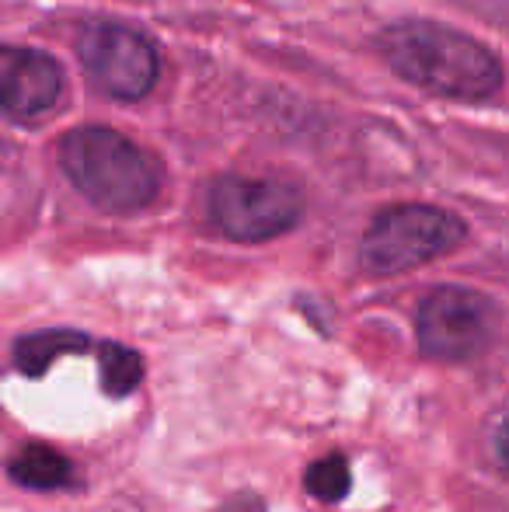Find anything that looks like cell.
I'll return each mask as SVG.
<instances>
[{
    "mask_svg": "<svg viewBox=\"0 0 509 512\" xmlns=\"http://www.w3.org/2000/svg\"><path fill=\"white\" fill-rule=\"evenodd\" d=\"M381 53L394 74L429 95L482 102L503 88V63L496 53L436 21H398L384 28Z\"/></svg>",
    "mask_w": 509,
    "mask_h": 512,
    "instance_id": "6da1fadb",
    "label": "cell"
},
{
    "mask_svg": "<svg viewBox=\"0 0 509 512\" xmlns=\"http://www.w3.org/2000/svg\"><path fill=\"white\" fill-rule=\"evenodd\" d=\"M60 164L74 189L109 213H136L161 196L157 161L119 129H70L60 143Z\"/></svg>",
    "mask_w": 509,
    "mask_h": 512,
    "instance_id": "7a4b0ae2",
    "label": "cell"
},
{
    "mask_svg": "<svg viewBox=\"0 0 509 512\" xmlns=\"http://www.w3.org/2000/svg\"><path fill=\"white\" fill-rule=\"evenodd\" d=\"M468 237L461 216L426 203H401L370 223L360 244V262L374 276H398L450 255Z\"/></svg>",
    "mask_w": 509,
    "mask_h": 512,
    "instance_id": "3957f363",
    "label": "cell"
},
{
    "mask_svg": "<svg viewBox=\"0 0 509 512\" xmlns=\"http://www.w3.org/2000/svg\"><path fill=\"white\" fill-rule=\"evenodd\" d=\"M304 203L297 189L272 178L227 175L210 189V220L224 237L262 244L300 223Z\"/></svg>",
    "mask_w": 509,
    "mask_h": 512,
    "instance_id": "277c9868",
    "label": "cell"
},
{
    "mask_svg": "<svg viewBox=\"0 0 509 512\" xmlns=\"http://www.w3.org/2000/svg\"><path fill=\"white\" fill-rule=\"evenodd\" d=\"M496 304L485 293L464 290V286H440L419 304L415 314V335L419 349L443 363L482 356L496 335Z\"/></svg>",
    "mask_w": 509,
    "mask_h": 512,
    "instance_id": "5b68a950",
    "label": "cell"
},
{
    "mask_svg": "<svg viewBox=\"0 0 509 512\" xmlns=\"http://www.w3.org/2000/svg\"><path fill=\"white\" fill-rule=\"evenodd\" d=\"M77 56L91 81L119 102H140L143 95H150L161 74L154 42L119 21L84 25V32L77 35Z\"/></svg>",
    "mask_w": 509,
    "mask_h": 512,
    "instance_id": "8992f818",
    "label": "cell"
},
{
    "mask_svg": "<svg viewBox=\"0 0 509 512\" xmlns=\"http://www.w3.org/2000/svg\"><path fill=\"white\" fill-rule=\"evenodd\" d=\"M0 74H4L0 102L11 119H39V115L53 112L63 98L60 63L39 49L7 46L0 53Z\"/></svg>",
    "mask_w": 509,
    "mask_h": 512,
    "instance_id": "52a82bcc",
    "label": "cell"
},
{
    "mask_svg": "<svg viewBox=\"0 0 509 512\" xmlns=\"http://www.w3.org/2000/svg\"><path fill=\"white\" fill-rule=\"evenodd\" d=\"M7 474L14 485L32 488V492H56V488L74 485V464L67 460V453L46 443L21 446L7 464Z\"/></svg>",
    "mask_w": 509,
    "mask_h": 512,
    "instance_id": "ba28073f",
    "label": "cell"
},
{
    "mask_svg": "<svg viewBox=\"0 0 509 512\" xmlns=\"http://www.w3.org/2000/svg\"><path fill=\"white\" fill-rule=\"evenodd\" d=\"M91 349L88 335H77V331H39V335H25L14 345V366L25 377H42L56 359L63 356H81Z\"/></svg>",
    "mask_w": 509,
    "mask_h": 512,
    "instance_id": "9c48e42d",
    "label": "cell"
},
{
    "mask_svg": "<svg viewBox=\"0 0 509 512\" xmlns=\"http://www.w3.org/2000/svg\"><path fill=\"white\" fill-rule=\"evenodd\" d=\"M98 370H102V391L109 398H126L140 387L143 380V359L129 345L105 342L98 345Z\"/></svg>",
    "mask_w": 509,
    "mask_h": 512,
    "instance_id": "30bf717a",
    "label": "cell"
},
{
    "mask_svg": "<svg viewBox=\"0 0 509 512\" xmlns=\"http://www.w3.org/2000/svg\"><path fill=\"white\" fill-rule=\"evenodd\" d=\"M349 485H353V474L342 453H328L304 471V492L318 502H342L349 495Z\"/></svg>",
    "mask_w": 509,
    "mask_h": 512,
    "instance_id": "8fae6325",
    "label": "cell"
},
{
    "mask_svg": "<svg viewBox=\"0 0 509 512\" xmlns=\"http://www.w3.org/2000/svg\"><path fill=\"white\" fill-rule=\"evenodd\" d=\"M224 512H262V502L252 499V495H241V499L227 502Z\"/></svg>",
    "mask_w": 509,
    "mask_h": 512,
    "instance_id": "7c38bea8",
    "label": "cell"
},
{
    "mask_svg": "<svg viewBox=\"0 0 509 512\" xmlns=\"http://www.w3.org/2000/svg\"><path fill=\"white\" fill-rule=\"evenodd\" d=\"M496 450H499V460L509 467V418L503 422V429H499V436H496Z\"/></svg>",
    "mask_w": 509,
    "mask_h": 512,
    "instance_id": "4fadbf2b",
    "label": "cell"
}]
</instances>
